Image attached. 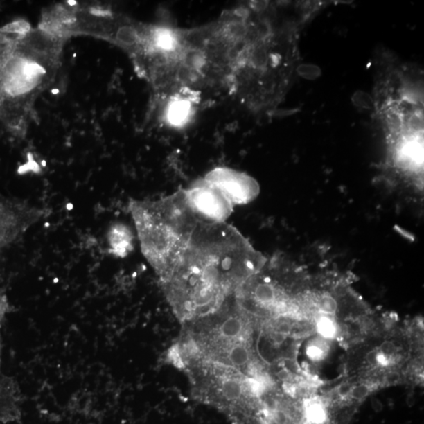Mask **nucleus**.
<instances>
[{"instance_id":"obj_1","label":"nucleus","mask_w":424,"mask_h":424,"mask_svg":"<svg viewBox=\"0 0 424 424\" xmlns=\"http://www.w3.org/2000/svg\"><path fill=\"white\" fill-rule=\"evenodd\" d=\"M266 262L233 226L200 221L184 256L161 281L176 314L193 320L215 313Z\"/></svg>"},{"instance_id":"obj_2","label":"nucleus","mask_w":424,"mask_h":424,"mask_svg":"<svg viewBox=\"0 0 424 424\" xmlns=\"http://www.w3.org/2000/svg\"><path fill=\"white\" fill-rule=\"evenodd\" d=\"M129 210L141 252L161 279L184 256L202 220L188 205L184 190L158 200H132Z\"/></svg>"},{"instance_id":"obj_3","label":"nucleus","mask_w":424,"mask_h":424,"mask_svg":"<svg viewBox=\"0 0 424 424\" xmlns=\"http://www.w3.org/2000/svg\"><path fill=\"white\" fill-rule=\"evenodd\" d=\"M45 74L42 64L14 53L0 68V87L10 98H19L33 91Z\"/></svg>"},{"instance_id":"obj_4","label":"nucleus","mask_w":424,"mask_h":424,"mask_svg":"<svg viewBox=\"0 0 424 424\" xmlns=\"http://www.w3.org/2000/svg\"><path fill=\"white\" fill-rule=\"evenodd\" d=\"M188 205L202 221L226 222L233 211V204L224 194L204 179L184 190Z\"/></svg>"},{"instance_id":"obj_5","label":"nucleus","mask_w":424,"mask_h":424,"mask_svg":"<svg viewBox=\"0 0 424 424\" xmlns=\"http://www.w3.org/2000/svg\"><path fill=\"white\" fill-rule=\"evenodd\" d=\"M43 215V210L0 197V249L13 242Z\"/></svg>"},{"instance_id":"obj_6","label":"nucleus","mask_w":424,"mask_h":424,"mask_svg":"<svg viewBox=\"0 0 424 424\" xmlns=\"http://www.w3.org/2000/svg\"><path fill=\"white\" fill-rule=\"evenodd\" d=\"M225 195L234 205L252 202L258 195V182L249 175L229 168H215L204 178Z\"/></svg>"},{"instance_id":"obj_7","label":"nucleus","mask_w":424,"mask_h":424,"mask_svg":"<svg viewBox=\"0 0 424 424\" xmlns=\"http://www.w3.org/2000/svg\"><path fill=\"white\" fill-rule=\"evenodd\" d=\"M60 47L61 38L39 28L17 39L14 53L39 63L49 62L55 60Z\"/></svg>"},{"instance_id":"obj_8","label":"nucleus","mask_w":424,"mask_h":424,"mask_svg":"<svg viewBox=\"0 0 424 424\" xmlns=\"http://www.w3.org/2000/svg\"><path fill=\"white\" fill-rule=\"evenodd\" d=\"M198 100V92L190 89L170 94L163 110V121L176 129L186 127L195 114Z\"/></svg>"},{"instance_id":"obj_9","label":"nucleus","mask_w":424,"mask_h":424,"mask_svg":"<svg viewBox=\"0 0 424 424\" xmlns=\"http://www.w3.org/2000/svg\"><path fill=\"white\" fill-rule=\"evenodd\" d=\"M109 252L118 258H125L134 249V234L127 224L117 222L112 224L107 232Z\"/></svg>"},{"instance_id":"obj_10","label":"nucleus","mask_w":424,"mask_h":424,"mask_svg":"<svg viewBox=\"0 0 424 424\" xmlns=\"http://www.w3.org/2000/svg\"><path fill=\"white\" fill-rule=\"evenodd\" d=\"M304 424H327L328 412L325 404L311 400L304 405Z\"/></svg>"},{"instance_id":"obj_11","label":"nucleus","mask_w":424,"mask_h":424,"mask_svg":"<svg viewBox=\"0 0 424 424\" xmlns=\"http://www.w3.org/2000/svg\"><path fill=\"white\" fill-rule=\"evenodd\" d=\"M317 331L325 339H333L338 334L337 324L328 315H323L317 321Z\"/></svg>"},{"instance_id":"obj_12","label":"nucleus","mask_w":424,"mask_h":424,"mask_svg":"<svg viewBox=\"0 0 424 424\" xmlns=\"http://www.w3.org/2000/svg\"><path fill=\"white\" fill-rule=\"evenodd\" d=\"M323 339L312 341L308 347H306V355H308L310 360L321 362L327 356V345Z\"/></svg>"},{"instance_id":"obj_13","label":"nucleus","mask_w":424,"mask_h":424,"mask_svg":"<svg viewBox=\"0 0 424 424\" xmlns=\"http://www.w3.org/2000/svg\"><path fill=\"white\" fill-rule=\"evenodd\" d=\"M317 308L324 315L333 316L338 310L337 300L331 294H322L316 303Z\"/></svg>"},{"instance_id":"obj_14","label":"nucleus","mask_w":424,"mask_h":424,"mask_svg":"<svg viewBox=\"0 0 424 424\" xmlns=\"http://www.w3.org/2000/svg\"><path fill=\"white\" fill-rule=\"evenodd\" d=\"M31 29L28 21L21 19L10 22L8 25L4 26L0 28V33L17 35L19 39L30 32Z\"/></svg>"},{"instance_id":"obj_15","label":"nucleus","mask_w":424,"mask_h":424,"mask_svg":"<svg viewBox=\"0 0 424 424\" xmlns=\"http://www.w3.org/2000/svg\"><path fill=\"white\" fill-rule=\"evenodd\" d=\"M371 392H372V387L371 385L360 384L353 387L349 397L353 400L360 402V400L367 398Z\"/></svg>"},{"instance_id":"obj_16","label":"nucleus","mask_w":424,"mask_h":424,"mask_svg":"<svg viewBox=\"0 0 424 424\" xmlns=\"http://www.w3.org/2000/svg\"><path fill=\"white\" fill-rule=\"evenodd\" d=\"M9 311V303L7 297L0 294V328L2 326L4 318ZM1 351V349H0Z\"/></svg>"},{"instance_id":"obj_17","label":"nucleus","mask_w":424,"mask_h":424,"mask_svg":"<svg viewBox=\"0 0 424 424\" xmlns=\"http://www.w3.org/2000/svg\"><path fill=\"white\" fill-rule=\"evenodd\" d=\"M400 380H402V376L398 372L391 371L385 375L384 382L386 385L392 386L398 385Z\"/></svg>"},{"instance_id":"obj_18","label":"nucleus","mask_w":424,"mask_h":424,"mask_svg":"<svg viewBox=\"0 0 424 424\" xmlns=\"http://www.w3.org/2000/svg\"><path fill=\"white\" fill-rule=\"evenodd\" d=\"M353 387V385L348 384V382L342 385L338 389L339 396L344 398L349 397Z\"/></svg>"},{"instance_id":"obj_19","label":"nucleus","mask_w":424,"mask_h":424,"mask_svg":"<svg viewBox=\"0 0 424 424\" xmlns=\"http://www.w3.org/2000/svg\"><path fill=\"white\" fill-rule=\"evenodd\" d=\"M22 173L27 172V170H33L35 173L39 172L40 168L37 162H35L33 157L29 156V161L21 168Z\"/></svg>"},{"instance_id":"obj_20","label":"nucleus","mask_w":424,"mask_h":424,"mask_svg":"<svg viewBox=\"0 0 424 424\" xmlns=\"http://www.w3.org/2000/svg\"><path fill=\"white\" fill-rule=\"evenodd\" d=\"M379 350H373L369 352L367 355L366 359L369 364L372 366H378V361H377V357H378Z\"/></svg>"},{"instance_id":"obj_21","label":"nucleus","mask_w":424,"mask_h":424,"mask_svg":"<svg viewBox=\"0 0 424 424\" xmlns=\"http://www.w3.org/2000/svg\"><path fill=\"white\" fill-rule=\"evenodd\" d=\"M372 405L373 409L376 411H380L382 409V405L381 404V403L380 402V400L377 398H373L372 400Z\"/></svg>"},{"instance_id":"obj_22","label":"nucleus","mask_w":424,"mask_h":424,"mask_svg":"<svg viewBox=\"0 0 424 424\" xmlns=\"http://www.w3.org/2000/svg\"><path fill=\"white\" fill-rule=\"evenodd\" d=\"M407 402H408V404H409L410 403L414 402V396H412V394H409V396H408Z\"/></svg>"},{"instance_id":"obj_23","label":"nucleus","mask_w":424,"mask_h":424,"mask_svg":"<svg viewBox=\"0 0 424 424\" xmlns=\"http://www.w3.org/2000/svg\"><path fill=\"white\" fill-rule=\"evenodd\" d=\"M2 93H3V92H2V90H1V87H0V96H1V94H2Z\"/></svg>"}]
</instances>
